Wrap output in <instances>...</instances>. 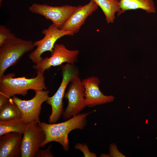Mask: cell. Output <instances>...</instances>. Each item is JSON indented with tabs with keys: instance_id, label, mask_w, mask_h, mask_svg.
<instances>
[{
	"instance_id": "d6986e66",
	"label": "cell",
	"mask_w": 157,
	"mask_h": 157,
	"mask_svg": "<svg viewBox=\"0 0 157 157\" xmlns=\"http://www.w3.org/2000/svg\"><path fill=\"white\" fill-rule=\"evenodd\" d=\"M76 149L81 151L83 154V157H96L97 154L93 152L90 151L89 148L85 143H76L74 146Z\"/></svg>"
},
{
	"instance_id": "ac0fdd59",
	"label": "cell",
	"mask_w": 157,
	"mask_h": 157,
	"mask_svg": "<svg viewBox=\"0 0 157 157\" xmlns=\"http://www.w3.org/2000/svg\"><path fill=\"white\" fill-rule=\"evenodd\" d=\"M14 33L3 25L0 26V46L6 42Z\"/></svg>"
},
{
	"instance_id": "8fae6325",
	"label": "cell",
	"mask_w": 157,
	"mask_h": 157,
	"mask_svg": "<svg viewBox=\"0 0 157 157\" xmlns=\"http://www.w3.org/2000/svg\"><path fill=\"white\" fill-rule=\"evenodd\" d=\"M84 88V97L86 106L93 107L113 101V95L106 96L100 90L99 78L95 76L88 77L82 81Z\"/></svg>"
},
{
	"instance_id": "e0dca14e",
	"label": "cell",
	"mask_w": 157,
	"mask_h": 157,
	"mask_svg": "<svg viewBox=\"0 0 157 157\" xmlns=\"http://www.w3.org/2000/svg\"><path fill=\"white\" fill-rule=\"evenodd\" d=\"M22 118L20 110L12 99L0 108V120L6 121L16 118Z\"/></svg>"
},
{
	"instance_id": "9c48e42d",
	"label": "cell",
	"mask_w": 157,
	"mask_h": 157,
	"mask_svg": "<svg viewBox=\"0 0 157 157\" xmlns=\"http://www.w3.org/2000/svg\"><path fill=\"white\" fill-rule=\"evenodd\" d=\"M79 53L78 50H70L63 44L55 43L51 56L43 58L33 67L37 71L44 72L52 66L61 65L64 63L74 64L78 61Z\"/></svg>"
},
{
	"instance_id": "44dd1931",
	"label": "cell",
	"mask_w": 157,
	"mask_h": 157,
	"mask_svg": "<svg viewBox=\"0 0 157 157\" xmlns=\"http://www.w3.org/2000/svg\"><path fill=\"white\" fill-rule=\"evenodd\" d=\"M52 147L50 145L45 149H40L36 154V157H53V156L51 152V149Z\"/></svg>"
},
{
	"instance_id": "8992f818",
	"label": "cell",
	"mask_w": 157,
	"mask_h": 157,
	"mask_svg": "<svg viewBox=\"0 0 157 157\" xmlns=\"http://www.w3.org/2000/svg\"><path fill=\"white\" fill-rule=\"evenodd\" d=\"M42 32L44 35V37L33 42L34 46L36 48L29 55V58L35 64L42 60L41 55L45 52L49 51L51 54L53 53L54 45L57 40L65 35L73 36L74 34L72 31L59 29L53 23Z\"/></svg>"
},
{
	"instance_id": "5b68a950",
	"label": "cell",
	"mask_w": 157,
	"mask_h": 157,
	"mask_svg": "<svg viewBox=\"0 0 157 157\" xmlns=\"http://www.w3.org/2000/svg\"><path fill=\"white\" fill-rule=\"evenodd\" d=\"M35 91V96L29 100H22L15 96L12 98L20 110L22 119L28 124L40 122L39 116L42 105L49 97V91L47 90Z\"/></svg>"
},
{
	"instance_id": "603a6c76",
	"label": "cell",
	"mask_w": 157,
	"mask_h": 157,
	"mask_svg": "<svg viewBox=\"0 0 157 157\" xmlns=\"http://www.w3.org/2000/svg\"><path fill=\"white\" fill-rule=\"evenodd\" d=\"M3 0H0V6H1L2 2L3 1Z\"/></svg>"
},
{
	"instance_id": "2e32d148",
	"label": "cell",
	"mask_w": 157,
	"mask_h": 157,
	"mask_svg": "<svg viewBox=\"0 0 157 157\" xmlns=\"http://www.w3.org/2000/svg\"><path fill=\"white\" fill-rule=\"evenodd\" d=\"M103 12L108 24L113 23L115 19V14L120 11V4L118 0H93Z\"/></svg>"
},
{
	"instance_id": "277c9868",
	"label": "cell",
	"mask_w": 157,
	"mask_h": 157,
	"mask_svg": "<svg viewBox=\"0 0 157 157\" xmlns=\"http://www.w3.org/2000/svg\"><path fill=\"white\" fill-rule=\"evenodd\" d=\"M62 76L61 84L55 94L49 97L46 103L51 105V113L48 119L50 124L56 123L62 115L64 112L63 99L64 97L66 88L69 84L78 76L79 72L74 64L67 63L60 67Z\"/></svg>"
},
{
	"instance_id": "9a60e30c",
	"label": "cell",
	"mask_w": 157,
	"mask_h": 157,
	"mask_svg": "<svg viewBox=\"0 0 157 157\" xmlns=\"http://www.w3.org/2000/svg\"><path fill=\"white\" fill-rule=\"evenodd\" d=\"M28 124L22 118H16L6 121L0 120V136L11 132L23 134Z\"/></svg>"
},
{
	"instance_id": "7402d4cb",
	"label": "cell",
	"mask_w": 157,
	"mask_h": 157,
	"mask_svg": "<svg viewBox=\"0 0 157 157\" xmlns=\"http://www.w3.org/2000/svg\"><path fill=\"white\" fill-rule=\"evenodd\" d=\"M9 99L3 95L0 94V108L8 101Z\"/></svg>"
},
{
	"instance_id": "5bb4252c",
	"label": "cell",
	"mask_w": 157,
	"mask_h": 157,
	"mask_svg": "<svg viewBox=\"0 0 157 157\" xmlns=\"http://www.w3.org/2000/svg\"><path fill=\"white\" fill-rule=\"evenodd\" d=\"M120 11L119 16L127 10L141 9L147 13L156 12V8L153 0H119Z\"/></svg>"
},
{
	"instance_id": "7c38bea8",
	"label": "cell",
	"mask_w": 157,
	"mask_h": 157,
	"mask_svg": "<svg viewBox=\"0 0 157 157\" xmlns=\"http://www.w3.org/2000/svg\"><path fill=\"white\" fill-rule=\"evenodd\" d=\"M64 24L61 29L73 32H78L86 19L91 16L98 8V6L93 0L83 5H79Z\"/></svg>"
},
{
	"instance_id": "ba28073f",
	"label": "cell",
	"mask_w": 157,
	"mask_h": 157,
	"mask_svg": "<svg viewBox=\"0 0 157 157\" xmlns=\"http://www.w3.org/2000/svg\"><path fill=\"white\" fill-rule=\"evenodd\" d=\"M64 97L68 103L67 106L62 115L65 119L67 120L80 113L86 106L84 87L78 76L70 82Z\"/></svg>"
},
{
	"instance_id": "ffe728a7",
	"label": "cell",
	"mask_w": 157,
	"mask_h": 157,
	"mask_svg": "<svg viewBox=\"0 0 157 157\" xmlns=\"http://www.w3.org/2000/svg\"><path fill=\"white\" fill-rule=\"evenodd\" d=\"M109 155L101 154L100 157H125V156L118 150L117 146L114 143L111 144L109 147Z\"/></svg>"
},
{
	"instance_id": "52a82bcc",
	"label": "cell",
	"mask_w": 157,
	"mask_h": 157,
	"mask_svg": "<svg viewBox=\"0 0 157 157\" xmlns=\"http://www.w3.org/2000/svg\"><path fill=\"white\" fill-rule=\"evenodd\" d=\"M77 7L68 5L53 6L46 4L33 3L29 7V10L33 13L41 15L46 19L50 20L61 29Z\"/></svg>"
},
{
	"instance_id": "3957f363",
	"label": "cell",
	"mask_w": 157,
	"mask_h": 157,
	"mask_svg": "<svg viewBox=\"0 0 157 157\" xmlns=\"http://www.w3.org/2000/svg\"><path fill=\"white\" fill-rule=\"evenodd\" d=\"M34 47L32 41L18 38L14 34L0 46V78L8 68L15 65L24 54Z\"/></svg>"
},
{
	"instance_id": "6da1fadb",
	"label": "cell",
	"mask_w": 157,
	"mask_h": 157,
	"mask_svg": "<svg viewBox=\"0 0 157 157\" xmlns=\"http://www.w3.org/2000/svg\"><path fill=\"white\" fill-rule=\"evenodd\" d=\"M93 112L80 113L61 123L48 124L40 122L38 123L45 135V139L40 147H44L49 142H55L60 144L65 151H68L69 147L68 134L76 129H83L87 124V116Z\"/></svg>"
},
{
	"instance_id": "30bf717a",
	"label": "cell",
	"mask_w": 157,
	"mask_h": 157,
	"mask_svg": "<svg viewBox=\"0 0 157 157\" xmlns=\"http://www.w3.org/2000/svg\"><path fill=\"white\" fill-rule=\"evenodd\" d=\"M45 138L44 131L33 123L28 125L23 134L21 157H35Z\"/></svg>"
},
{
	"instance_id": "7a4b0ae2",
	"label": "cell",
	"mask_w": 157,
	"mask_h": 157,
	"mask_svg": "<svg viewBox=\"0 0 157 157\" xmlns=\"http://www.w3.org/2000/svg\"><path fill=\"white\" fill-rule=\"evenodd\" d=\"M15 76L14 73H11L0 78V94L9 99L16 94L25 96L29 90H47L43 72L37 71L36 76L31 78L25 76L14 78Z\"/></svg>"
},
{
	"instance_id": "4fadbf2b",
	"label": "cell",
	"mask_w": 157,
	"mask_h": 157,
	"mask_svg": "<svg viewBox=\"0 0 157 157\" xmlns=\"http://www.w3.org/2000/svg\"><path fill=\"white\" fill-rule=\"evenodd\" d=\"M23 134L11 132L0 136V157H19Z\"/></svg>"
}]
</instances>
